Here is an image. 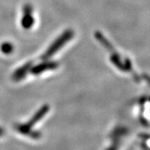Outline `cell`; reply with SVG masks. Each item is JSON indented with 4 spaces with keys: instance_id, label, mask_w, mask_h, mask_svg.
I'll return each instance as SVG.
<instances>
[{
    "instance_id": "cell-1",
    "label": "cell",
    "mask_w": 150,
    "mask_h": 150,
    "mask_svg": "<svg viewBox=\"0 0 150 150\" xmlns=\"http://www.w3.org/2000/svg\"><path fill=\"white\" fill-rule=\"evenodd\" d=\"M49 109L50 107L48 105H44L43 107H42L39 109V110L38 111V112H36L34 114L32 118L27 123H25V124L19 125V126H18V127H16L17 130L19 132H21V133H22V134L32 135L31 136H32V138H39V132H31V129H32L38 122H39V121L43 118V117L45 116L46 113H47V112H48V110H49Z\"/></svg>"
},
{
    "instance_id": "cell-2",
    "label": "cell",
    "mask_w": 150,
    "mask_h": 150,
    "mask_svg": "<svg viewBox=\"0 0 150 150\" xmlns=\"http://www.w3.org/2000/svg\"><path fill=\"white\" fill-rule=\"evenodd\" d=\"M74 32L72 30H66L63 34H61L59 37L52 43V45L50 46L45 52V53L42 55V58L43 60L49 59L50 57H52L53 54L56 53L61 47H63L67 42H69L70 40L73 38Z\"/></svg>"
},
{
    "instance_id": "cell-3",
    "label": "cell",
    "mask_w": 150,
    "mask_h": 150,
    "mask_svg": "<svg viewBox=\"0 0 150 150\" xmlns=\"http://www.w3.org/2000/svg\"><path fill=\"white\" fill-rule=\"evenodd\" d=\"M58 66V64L55 61H45V62H42V63L35 66V67L31 68V72L33 74L37 75L40 74L42 72H45L48 70H54L56 69Z\"/></svg>"
},
{
    "instance_id": "cell-4",
    "label": "cell",
    "mask_w": 150,
    "mask_h": 150,
    "mask_svg": "<svg viewBox=\"0 0 150 150\" xmlns=\"http://www.w3.org/2000/svg\"><path fill=\"white\" fill-rule=\"evenodd\" d=\"M32 7L27 4L23 8V17L22 19V25L25 28H31L34 24V18L32 16Z\"/></svg>"
},
{
    "instance_id": "cell-5",
    "label": "cell",
    "mask_w": 150,
    "mask_h": 150,
    "mask_svg": "<svg viewBox=\"0 0 150 150\" xmlns=\"http://www.w3.org/2000/svg\"><path fill=\"white\" fill-rule=\"evenodd\" d=\"M95 37L98 40L99 42H100L103 46H104L107 50H108V52H110L111 53V55H120L119 54L118 52L115 50V48L113 47V46L111 45L110 42H109L108 40L104 38V36L102 35L100 32H97L95 33Z\"/></svg>"
},
{
    "instance_id": "cell-6",
    "label": "cell",
    "mask_w": 150,
    "mask_h": 150,
    "mask_svg": "<svg viewBox=\"0 0 150 150\" xmlns=\"http://www.w3.org/2000/svg\"><path fill=\"white\" fill-rule=\"evenodd\" d=\"M31 68H32V63L31 62H28L26 64H24L23 66H22L15 71L13 75H12V78L16 81H21L25 77L26 74L28 73L29 70H31Z\"/></svg>"
},
{
    "instance_id": "cell-7",
    "label": "cell",
    "mask_w": 150,
    "mask_h": 150,
    "mask_svg": "<svg viewBox=\"0 0 150 150\" xmlns=\"http://www.w3.org/2000/svg\"><path fill=\"white\" fill-rule=\"evenodd\" d=\"M13 48H14L13 45H12L11 43H8V42H7V43H4L2 45V47H1L2 52L5 54H10L11 52H12Z\"/></svg>"
},
{
    "instance_id": "cell-8",
    "label": "cell",
    "mask_w": 150,
    "mask_h": 150,
    "mask_svg": "<svg viewBox=\"0 0 150 150\" xmlns=\"http://www.w3.org/2000/svg\"><path fill=\"white\" fill-rule=\"evenodd\" d=\"M143 78L146 80L147 83H149L150 84V76H149L147 74H144L143 75Z\"/></svg>"
},
{
    "instance_id": "cell-9",
    "label": "cell",
    "mask_w": 150,
    "mask_h": 150,
    "mask_svg": "<svg viewBox=\"0 0 150 150\" xmlns=\"http://www.w3.org/2000/svg\"><path fill=\"white\" fill-rule=\"evenodd\" d=\"M3 134H4V130L0 128V136H2Z\"/></svg>"
}]
</instances>
